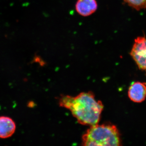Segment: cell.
<instances>
[{"mask_svg":"<svg viewBox=\"0 0 146 146\" xmlns=\"http://www.w3.org/2000/svg\"><path fill=\"white\" fill-rule=\"evenodd\" d=\"M58 104L69 110L80 124L90 126L98 124L104 109L102 103L96 99L90 91L75 97L63 95L59 98Z\"/></svg>","mask_w":146,"mask_h":146,"instance_id":"obj_1","label":"cell"},{"mask_svg":"<svg viewBox=\"0 0 146 146\" xmlns=\"http://www.w3.org/2000/svg\"><path fill=\"white\" fill-rule=\"evenodd\" d=\"M82 139V146H122L119 131L111 123L91 126Z\"/></svg>","mask_w":146,"mask_h":146,"instance_id":"obj_2","label":"cell"},{"mask_svg":"<svg viewBox=\"0 0 146 146\" xmlns=\"http://www.w3.org/2000/svg\"><path fill=\"white\" fill-rule=\"evenodd\" d=\"M140 70L146 72V38L138 36L135 39L130 53Z\"/></svg>","mask_w":146,"mask_h":146,"instance_id":"obj_3","label":"cell"},{"mask_svg":"<svg viewBox=\"0 0 146 146\" xmlns=\"http://www.w3.org/2000/svg\"><path fill=\"white\" fill-rule=\"evenodd\" d=\"M128 96L131 100L134 102H143L146 98V82H132L129 88Z\"/></svg>","mask_w":146,"mask_h":146,"instance_id":"obj_4","label":"cell"},{"mask_svg":"<svg viewBox=\"0 0 146 146\" xmlns=\"http://www.w3.org/2000/svg\"><path fill=\"white\" fill-rule=\"evenodd\" d=\"M98 7L96 0H78L75 5L77 13L84 17L92 15L96 11Z\"/></svg>","mask_w":146,"mask_h":146,"instance_id":"obj_5","label":"cell"},{"mask_svg":"<svg viewBox=\"0 0 146 146\" xmlns=\"http://www.w3.org/2000/svg\"><path fill=\"white\" fill-rule=\"evenodd\" d=\"M16 130V123L11 118L6 116L0 117V138H10Z\"/></svg>","mask_w":146,"mask_h":146,"instance_id":"obj_6","label":"cell"},{"mask_svg":"<svg viewBox=\"0 0 146 146\" xmlns=\"http://www.w3.org/2000/svg\"><path fill=\"white\" fill-rule=\"evenodd\" d=\"M129 6L137 10L146 9V0H123Z\"/></svg>","mask_w":146,"mask_h":146,"instance_id":"obj_7","label":"cell"}]
</instances>
